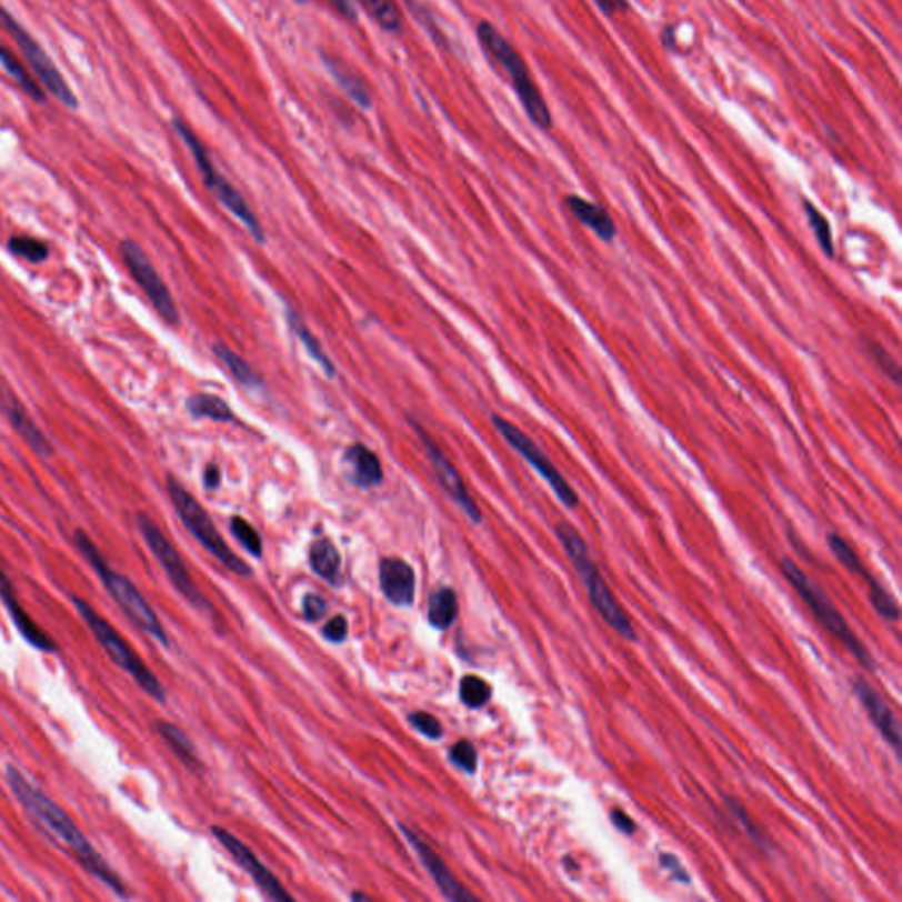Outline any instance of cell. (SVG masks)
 <instances>
[{"label":"cell","instance_id":"obj_16","mask_svg":"<svg viewBox=\"0 0 902 902\" xmlns=\"http://www.w3.org/2000/svg\"><path fill=\"white\" fill-rule=\"evenodd\" d=\"M399 829H401L404 838L408 839L409 844L414 848V852H417L420 860H422L423 868L429 871L430 876L435 881V885L439 886V890L443 892L444 898L453 902L477 901V898L469 894L468 890L460 885L459 881L453 878L450 869L444 864L443 859H441L429 844L423 843L417 832H413V830L408 829L405 825H399Z\"/></svg>","mask_w":902,"mask_h":902},{"label":"cell","instance_id":"obj_37","mask_svg":"<svg viewBox=\"0 0 902 902\" xmlns=\"http://www.w3.org/2000/svg\"><path fill=\"white\" fill-rule=\"evenodd\" d=\"M450 760L460 771L473 775L478 769V751L471 741H459L451 745Z\"/></svg>","mask_w":902,"mask_h":902},{"label":"cell","instance_id":"obj_38","mask_svg":"<svg viewBox=\"0 0 902 902\" xmlns=\"http://www.w3.org/2000/svg\"><path fill=\"white\" fill-rule=\"evenodd\" d=\"M865 350L869 351L876 365L880 367L883 374L894 379V383H901V367L895 362V358L876 341H865Z\"/></svg>","mask_w":902,"mask_h":902},{"label":"cell","instance_id":"obj_2","mask_svg":"<svg viewBox=\"0 0 902 902\" xmlns=\"http://www.w3.org/2000/svg\"><path fill=\"white\" fill-rule=\"evenodd\" d=\"M74 545L80 550L81 555L89 562L92 570L98 573L99 580L102 585L110 592V597L119 604L120 610L128 615L129 621L134 627L146 631L152 639L158 640L164 648H170V639H168L167 631L162 628L159 621L158 613L153 612L149 601L141 594L140 589L131 582L126 575H120L119 571L108 564L107 559L102 558L94 541L87 537L86 532L77 531L73 537Z\"/></svg>","mask_w":902,"mask_h":902},{"label":"cell","instance_id":"obj_14","mask_svg":"<svg viewBox=\"0 0 902 902\" xmlns=\"http://www.w3.org/2000/svg\"><path fill=\"white\" fill-rule=\"evenodd\" d=\"M212 834L224 846L225 852L237 860V864L252 878L255 885L260 886L261 892L270 901L293 902V898L285 892L281 881L277 880L269 869L261 864L258 856L252 853L251 848L245 846L240 839L234 838L231 832L222 829V826H213Z\"/></svg>","mask_w":902,"mask_h":902},{"label":"cell","instance_id":"obj_29","mask_svg":"<svg viewBox=\"0 0 902 902\" xmlns=\"http://www.w3.org/2000/svg\"><path fill=\"white\" fill-rule=\"evenodd\" d=\"M213 353H216V357H218L219 360L224 363L225 369H228L230 374L233 375L234 381H239L242 387H261V379L255 375V372L252 371L251 365H249V363L245 362L242 357L233 353L230 348H225L224 344H216L213 345Z\"/></svg>","mask_w":902,"mask_h":902},{"label":"cell","instance_id":"obj_11","mask_svg":"<svg viewBox=\"0 0 902 902\" xmlns=\"http://www.w3.org/2000/svg\"><path fill=\"white\" fill-rule=\"evenodd\" d=\"M492 423H494L499 434L507 439V443L510 444L513 450L519 451L520 455L528 460V464L549 483L550 489L553 490V494L558 495L559 501H561L564 507L570 508V510L579 507L580 501L575 490L571 489L567 478L559 473V469L553 465L552 460L540 450V447H538L529 435H525L519 427L508 422V420L499 417V414L492 417Z\"/></svg>","mask_w":902,"mask_h":902},{"label":"cell","instance_id":"obj_48","mask_svg":"<svg viewBox=\"0 0 902 902\" xmlns=\"http://www.w3.org/2000/svg\"><path fill=\"white\" fill-rule=\"evenodd\" d=\"M673 34H675L673 27H667V29L663 30L661 41H663L664 47L673 48V43H675V38H673Z\"/></svg>","mask_w":902,"mask_h":902},{"label":"cell","instance_id":"obj_34","mask_svg":"<svg viewBox=\"0 0 902 902\" xmlns=\"http://www.w3.org/2000/svg\"><path fill=\"white\" fill-rule=\"evenodd\" d=\"M826 543H829L830 552L834 553L835 559H838L846 570L852 571L855 575H868L864 564L860 561L855 550L850 547V543H846V540H843V538L835 534V532H830L829 537H826Z\"/></svg>","mask_w":902,"mask_h":902},{"label":"cell","instance_id":"obj_25","mask_svg":"<svg viewBox=\"0 0 902 902\" xmlns=\"http://www.w3.org/2000/svg\"><path fill=\"white\" fill-rule=\"evenodd\" d=\"M156 730H158L159 735L167 741L171 751L177 754V758H179L183 765L191 769V771H198V769H200V758H198L197 750H194V744H192L191 739H189L177 724L168 723V721H158V723H156Z\"/></svg>","mask_w":902,"mask_h":902},{"label":"cell","instance_id":"obj_27","mask_svg":"<svg viewBox=\"0 0 902 902\" xmlns=\"http://www.w3.org/2000/svg\"><path fill=\"white\" fill-rule=\"evenodd\" d=\"M186 408L194 418H209L213 422H234L233 409L218 395L198 393V395L189 397Z\"/></svg>","mask_w":902,"mask_h":902},{"label":"cell","instance_id":"obj_18","mask_svg":"<svg viewBox=\"0 0 902 902\" xmlns=\"http://www.w3.org/2000/svg\"><path fill=\"white\" fill-rule=\"evenodd\" d=\"M379 583L384 598L397 607L413 604L417 575L402 559L387 558L379 564Z\"/></svg>","mask_w":902,"mask_h":902},{"label":"cell","instance_id":"obj_7","mask_svg":"<svg viewBox=\"0 0 902 902\" xmlns=\"http://www.w3.org/2000/svg\"><path fill=\"white\" fill-rule=\"evenodd\" d=\"M167 487L168 495H170L182 524L188 528L192 537L200 541L201 547L209 550L213 558L218 559L222 567L228 568L234 575L243 577V579L251 577L252 570L249 564H245V561H242L228 547L224 538L221 537V532L218 531L213 520L210 519L209 513L204 511L197 498L177 478L168 477Z\"/></svg>","mask_w":902,"mask_h":902},{"label":"cell","instance_id":"obj_45","mask_svg":"<svg viewBox=\"0 0 902 902\" xmlns=\"http://www.w3.org/2000/svg\"><path fill=\"white\" fill-rule=\"evenodd\" d=\"M594 2H597L598 8H600L607 17H613L615 13H621V11L630 9L628 0H594Z\"/></svg>","mask_w":902,"mask_h":902},{"label":"cell","instance_id":"obj_10","mask_svg":"<svg viewBox=\"0 0 902 902\" xmlns=\"http://www.w3.org/2000/svg\"><path fill=\"white\" fill-rule=\"evenodd\" d=\"M137 522L141 537L149 545L150 552L153 553V558L158 559L162 570L167 571L168 579L176 585L177 591L182 594L183 600H188V603H191V607L200 610V612L212 613V604L197 588V583H194L191 573L186 568L182 555L173 547V543L164 537V532L146 513H138Z\"/></svg>","mask_w":902,"mask_h":902},{"label":"cell","instance_id":"obj_9","mask_svg":"<svg viewBox=\"0 0 902 902\" xmlns=\"http://www.w3.org/2000/svg\"><path fill=\"white\" fill-rule=\"evenodd\" d=\"M0 23L8 30V34L13 38L14 43L18 44L22 56L26 57L27 64L30 71L36 74L41 86L47 92H50L53 98L59 99L66 108L77 110L80 107L77 94H74L68 81L60 73L59 68L53 64L44 48L36 41L34 36L30 34L29 30L18 22L13 14L9 13L4 6L0 4Z\"/></svg>","mask_w":902,"mask_h":902},{"label":"cell","instance_id":"obj_12","mask_svg":"<svg viewBox=\"0 0 902 902\" xmlns=\"http://www.w3.org/2000/svg\"><path fill=\"white\" fill-rule=\"evenodd\" d=\"M120 252H122L129 272L132 273L143 293L149 297L150 303L162 320L170 324H179V309H177L176 300L159 277L158 270L153 269L149 255L132 240H122Z\"/></svg>","mask_w":902,"mask_h":902},{"label":"cell","instance_id":"obj_39","mask_svg":"<svg viewBox=\"0 0 902 902\" xmlns=\"http://www.w3.org/2000/svg\"><path fill=\"white\" fill-rule=\"evenodd\" d=\"M409 723H411V726L417 728L418 732L422 733L423 736L432 739V741H439L443 736V724L439 723L438 718L429 714V712H413V714L409 715Z\"/></svg>","mask_w":902,"mask_h":902},{"label":"cell","instance_id":"obj_42","mask_svg":"<svg viewBox=\"0 0 902 902\" xmlns=\"http://www.w3.org/2000/svg\"><path fill=\"white\" fill-rule=\"evenodd\" d=\"M324 640L332 643H342L348 639V619L337 615L332 621H328L323 627Z\"/></svg>","mask_w":902,"mask_h":902},{"label":"cell","instance_id":"obj_4","mask_svg":"<svg viewBox=\"0 0 902 902\" xmlns=\"http://www.w3.org/2000/svg\"><path fill=\"white\" fill-rule=\"evenodd\" d=\"M478 39H480L483 50L507 71L511 83H513V90L519 96L520 104L524 107L532 124L538 126L543 131L552 129V113H550L545 99L541 96L537 83L532 81L529 68L525 66L524 59L520 57L519 51L511 47L508 39L489 22H481L478 26Z\"/></svg>","mask_w":902,"mask_h":902},{"label":"cell","instance_id":"obj_8","mask_svg":"<svg viewBox=\"0 0 902 902\" xmlns=\"http://www.w3.org/2000/svg\"><path fill=\"white\" fill-rule=\"evenodd\" d=\"M171 124H173L177 134L182 138L183 143L189 147L192 156H194L204 186L209 188L213 197L218 198V201H221L222 207L228 212L233 213L234 218L239 219L248 228L255 242L264 243V230L260 219L255 218V213L252 212L248 201L243 200L242 194L233 188V183H230V180L216 170L209 150L203 146V141L197 137V132L192 131L182 119H173Z\"/></svg>","mask_w":902,"mask_h":902},{"label":"cell","instance_id":"obj_44","mask_svg":"<svg viewBox=\"0 0 902 902\" xmlns=\"http://www.w3.org/2000/svg\"><path fill=\"white\" fill-rule=\"evenodd\" d=\"M610 818H612V823L615 829L621 830L622 834L631 835L634 834V830H637V825H634L633 820L628 816L624 811L621 809H612V813H610Z\"/></svg>","mask_w":902,"mask_h":902},{"label":"cell","instance_id":"obj_22","mask_svg":"<svg viewBox=\"0 0 902 902\" xmlns=\"http://www.w3.org/2000/svg\"><path fill=\"white\" fill-rule=\"evenodd\" d=\"M309 562L315 575L327 582L339 585L341 583V553L330 540H318L312 543L309 552Z\"/></svg>","mask_w":902,"mask_h":902},{"label":"cell","instance_id":"obj_32","mask_svg":"<svg viewBox=\"0 0 902 902\" xmlns=\"http://www.w3.org/2000/svg\"><path fill=\"white\" fill-rule=\"evenodd\" d=\"M804 212L809 225H811V230H813L814 237H816L818 243H820V248H822V251L825 252L829 258H834V237H832L830 222L826 221L825 216H823L811 201H804Z\"/></svg>","mask_w":902,"mask_h":902},{"label":"cell","instance_id":"obj_31","mask_svg":"<svg viewBox=\"0 0 902 902\" xmlns=\"http://www.w3.org/2000/svg\"><path fill=\"white\" fill-rule=\"evenodd\" d=\"M865 582L869 585V600H871V604H873V609L876 610L878 615L880 618L885 619V621L890 622H898L901 619V610H899L898 601L894 600V597L886 591L873 575H865Z\"/></svg>","mask_w":902,"mask_h":902},{"label":"cell","instance_id":"obj_46","mask_svg":"<svg viewBox=\"0 0 902 902\" xmlns=\"http://www.w3.org/2000/svg\"><path fill=\"white\" fill-rule=\"evenodd\" d=\"M203 483L209 490L219 489V485H221V469L216 464L207 465L204 468Z\"/></svg>","mask_w":902,"mask_h":902},{"label":"cell","instance_id":"obj_49","mask_svg":"<svg viewBox=\"0 0 902 902\" xmlns=\"http://www.w3.org/2000/svg\"><path fill=\"white\" fill-rule=\"evenodd\" d=\"M351 901H371V898H367V895L360 894V892H354V894H351Z\"/></svg>","mask_w":902,"mask_h":902},{"label":"cell","instance_id":"obj_24","mask_svg":"<svg viewBox=\"0 0 902 902\" xmlns=\"http://www.w3.org/2000/svg\"><path fill=\"white\" fill-rule=\"evenodd\" d=\"M457 615H459V601H457L453 589L443 588L432 592L429 610H427L430 627L435 630H448L455 622Z\"/></svg>","mask_w":902,"mask_h":902},{"label":"cell","instance_id":"obj_50","mask_svg":"<svg viewBox=\"0 0 902 902\" xmlns=\"http://www.w3.org/2000/svg\"><path fill=\"white\" fill-rule=\"evenodd\" d=\"M294 2H300V4H303V2H307V0H294Z\"/></svg>","mask_w":902,"mask_h":902},{"label":"cell","instance_id":"obj_36","mask_svg":"<svg viewBox=\"0 0 902 902\" xmlns=\"http://www.w3.org/2000/svg\"><path fill=\"white\" fill-rule=\"evenodd\" d=\"M231 534L237 538L240 545L251 553L252 558H261L263 555V541L260 534L249 524L248 520L242 517H233L230 520Z\"/></svg>","mask_w":902,"mask_h":902},{"label":"cell","instance_id":"obj_1","mask_svg":"<svg viewBox=\"0 0 902 902\" xmlns=\"http://www.w3.org/2000/svg\"><path fill=\"white\" fill-rule=\"evenodd\" d=\"M6 778H8L11 792L27 813L34 818L36 822L41 823L44 829L50 830L60 843H64L69 848V852L73 853L74 859L78 860V864L86 869L90 876L101 881L102 885H107L119 898H129V890L124 881L120 880L116 869L111 868L104 856L92 846L87 835L83 834V830L73 822V818L69 816L64 809L50 799L43 790H39L36 784L30 783L17 766H6Z\"/></svg>","mask_w":902,"mask_h":902},{"label":"cell","instance_id":"obj_5","mask_svg":"<svg viewBox=\"0 0 902 902\" xmlns=\"http://www.w3.org/2000/svg\"><path fill=\"white\" fill-rule=\"evenodd\" d=\"M71 601H73L74 609L80 613V618L86 621L87 627L94 634V639L104 649L113 664L129 673L132 681L137 682L141 690L149 694L150 699L159 703H167L164 685L159 682L156 673L143 663V660L129 645L128 640L120 634V631L116 627H111L107 618H102L101 613L89 601L78 597L71 598Z\"/></svg>","mask_w":902,"mask_h":902},{"label":"cell","instance_id":"obj_3","mask_svg":"<svg viewBox=\"0 0 902 902\" xmlns=\"http://www.w3.org/2000/svg\"><path fill=\"white\" fill-rule=\"evenodd\" d=\"M559 541H561L562 549L567 550L568 559L575 568L577 575L582 580L583 588L588 591L589 601L592 607L600 613L603 619L621 639L634 642L637 633H634L633 624L627 612L622 610L621 604L613 598L610 591L609 583L604 582L603 575L598 570L597 564L592 562L589 555L588 543L580 537L573 525L568 522H559L555 528Z\"/></svg>","mask_w":902,"mask_h":902},{"label":"cell","instance_id":"obj_43","mask_svg":"<svg viewBox=\"0 0 902 902\" xmlns=\"http://www.w3.org/2000/svg\"><path fill=\"white\" fill-rule=\"evenodd\" d=\"M328 604L323 598L318 594H307L303 598V618L309 622L320 621L327 613Z\"/></svg>","mask_w":902,"mask_h":902},{"label":"cell","instance_id":"obj_15","mask_svg":"<svg viewBox=\"0 0 902 902\" xmlns=\"http://www.w3.org/2000/svg\"><path fill=\"white\" fill-rule=\"evenodd\" d=\"M0 600L6 604L9 618L13 621L14 628L18 633L22 634V639L30 643L36 651L44 652V654H56L59 651L57 643L50 639V634L38 627L29 613L23 610L22 603L18 600L17 591L9 577L6 575L2 568H0Z\"/></svg>","mask_w":902,"mask_h":902},{"label":"cell","instance_id":"obj_6","mask_svg":"<svg viewBox=\"0 0 902 902\" xmlns=\"http://www.w3.org/2000/svg\"><path fill=\"white\" fill-rule=\"evenodd\" d=\"M781 571H783L784 579L792 583L793 589L799 592V597L808 604L809 610L814 613V618L818 619V622H820L830 634H834L835 639L843 643L844 648L850 651V654H852L865 670L874 672L876 664H874L873 655L868 651L864 642L853 633L852 628L848 627V622L844 621L843 615L839 613V610L835 609L832 601L825 597V592L816 588V585L808 579L804 571L796 567L795 562L790 558H784L783 561H781Z\"/></svg>","mask_w":902,"mask_h":902},{"label":"cell","instance_id":"obj_17","mask_svg":"<svg viewBox=\"0 0 902 902\" xmlns=\"http://www.w3.org/2000/svg\"><path fill=\"white\" fill-rule=\"evenodd\" d=\"M853 691H855L856 699L860 700V703L864 705L871 723L878 728V732L881 733V736H883V739L894 748L895 753L899 754L902 744V733L901 724H899L894 711L886 705L885 700L881 699L873 685L869 684L864 679H860V676L853 681Z\"/></svg>","mask_w":902,"mask_h":902},{"label":"cell","instance_id":"obj_20","mask_svg":"<svg viewBox=\"0 0 902 902\" xmlns=\"http://www.w3.org/2000/svg\"><path fill=\"white\" fill-rule=\"evenodd\" d=\"M567 207L570 209V212L573 213V218H575L577 221L582 222L583 225H588L589 230L598 234V239L604 240V242H612V240L615 239L618 225H615L613 219L610 218L609 212L601 209L600 204L571 194V197H567Z\"/></svg>","mask_w":902,"mask_h":902},{"label":"cell","instance_id":"obj_33","mask_svg":"<svg viewBox=\"0 0 902 902\" xmlns=\"http://www.w3.org/2000/svg\"><path fill=\"white\" fill-rule=\"evenodd\" d=\"M459 693L460 700L471 709H481L492 696L490 685L478 675H465L460 681Z\"/></svg>","mask_w":902,"mask_h":902},{"label":"cell","instance_id":"obj_40","mask_svg":"<svg viewBox=\"0 0 902 902\" xmlns=\"http://www.w3.org/2000/svg\"><path fill=\"white\" fill-rule=\"evenodd\" d=\"M726 808L730 809V813L733 814L736 822L741 823L742 829L745 830V834L750 835L754 843L762 844L763 846V844H765V838H763L762 832H760V830L753 825L750 816H748V813H745V809L742 808V805L739 804L735 799H730V796H726Z\"/></svg>","mask_w":902,"mask_h":902},{"label":"cell","instance_id":"obj_26","mask_svg":"<svg viewBox=\"0 0 902 902\" xmlns=\"http://www.w3.org/2000/svg\"><path fill=\"white\" fill-rule=\"evenodd\" d=\"M0 66L4 68L9 77L17 81L18 87H20L32 101L47 102V94H44L43 87L39 86L36 78L27 71L26 66H23L4 44H0Z\"/></svg>","mask_w":902,"mask_h":902},{"label":"cell","instance_id":"obj_30","mask_svg":"<svg viewBox=\"0 0 902 902\" xmlns=\"http://www.w3.org/2000/svg\"><path fill=\"white\" fill-rule=\"evenodd\" d=\"M360 2H362L363 8L367 9V13L374 18V22L378 23L384 32H390V34H399V32H401V11H399L393 0H360Z\"/></svg>","mask_w":902,"mask_h":902},{"label":"cell","instance_id":"obj_21","mask_svg":"<svg viewBox=\"0 0 902 902\" xmlns=\"http://www.w3.org/2000/svg\"><path fill=\"white\" fill-rule=\"evenodd\" d=\"M344 459L351 465L353 481L358 487L372 489V487H378L383 481V465L379 462L374 451L369 450L363 444H353V447L348 448Z\"/></svg>","mask_w":902,"mask_h":902},{"label":"cell","instance_id":"obj_28","mask_svg":"<svg viewBox=\"0 0 902 902\" xmlns=\"http://www.w3.org/2000/svg\"><path fill=\"white\" fill-rule=\"evenodd\" d=\"M285 320H288V324H290L294 335L299 337L300 342L305 345L307 353L311 354L315 363H320L321 369H323L328 378H333V375H335V365H333L332 360H328L327 354L321 350L320 342L312 335L311 330L303 323L302 318H300L293 309H288V311H285Z\"/></svg>","mask_w":902,"mask_h":902},{"label":"cell","instance_id":"obj_13","mask_svg":"<svg viewBox=\"0 0 902 902\" xmlns=\"http://www.w3.org/2000/svg\"><path fill=\"white\" fill-rule=\"evenodd\" d=\"M411 425H413L414 432H417L418 438L422 441L423 448H425L427 455H429L430 464L434 468L435 477H438L439 483L447 490L448 495H450L453 501L459 504L462 510H464L465 515L469 519L480 524L481 519V511L478 508L477 502L474 499L471 498L469 494L468 489H465L464 480L460 477L459 471H457L455 465L451 464L450 459L444 455L443 450L439 448V444L435 443L434 438L423 429L420 423L414 422L413 418L409 420Z\"/></svg>","mask_w":902,"mask_h":902},{"label":"cell","instance_id":"obj_47","mask_svg":"<svg viewBox=\"0 0 902 902\" xmlns=\"http://www.w3.org/2000/svg\"><path fill=\"white\" fill-rule=\"evenodd\" d=\"M328 4L333 6L348 20H357V9L351 0H328Z\"/></svg>","mask_w":902,"mask_h":902},{"label":"cell","instance_id":"obj_23","mask_svg":"<svg viewBox=\"0 0 902 902\" xmlns=\"http://www.w3.org/2000/svg\"><path fill=\"white\" fill-rule=\"evenodd\" d=\"M324 64H327L328 71L335 78L337 83L342 87L345 94L350 96L351 101L357 102L360 108L371 110V92L367 89L362 78L358 77L354 71H351L348 66L342 64V62H337L332 57H324Z\"/></svg>","mask_w":902,"mask_h":902},{"label":"cell","instance_id":"obj_19","mask_svg":"<svg viewBox=\"0 0 902 902\" xmlns=\"http://www.w3.org/2000/svg\"><path fill=\"white\" fill-rule=\"evenodd\" d=\"M0 408L4 411L9 423L13 425L18 434L26 439L27 443L30 444V448H32L38 455H53V447H51L47 435L36 425L34 420L30 418L29 411L23 408L22 402L18 401V397L14 395L8 387H2V384H0Z\"/></svg>","mask_w":902,"mask_h":902},{"label":"cell","instance_id":"obj_35","mask_svg":"<svg viewBox=\"0 0 902 902\" xmlns=\"http://www.w3.org/2000/svg\"><path fill=\"white\" fill-rule=\"evenodd\" d=\"M8 248L11 254L32 261V263H41L50 254L47 243L34 239V237H11Z\"/></svg>","mask_w":902,"mask_h":902},{"label":"cell","instance_id":"obj_41","mask_svg":"<svg viewBox=\"0 0 902 902\" xmlns=\"http://www.w3.org/2000/svg\"><path fill=\"white\" fill-rule=\"evenodd\" d=\"M660 865L664 871H669V873L672 874L673 880L679 881L682 885H690V873L685 871L681 860L676 859L675 855H672V853H661Z\"/></svg>","mask_w":902,"mask_h":902}]
</instances>
